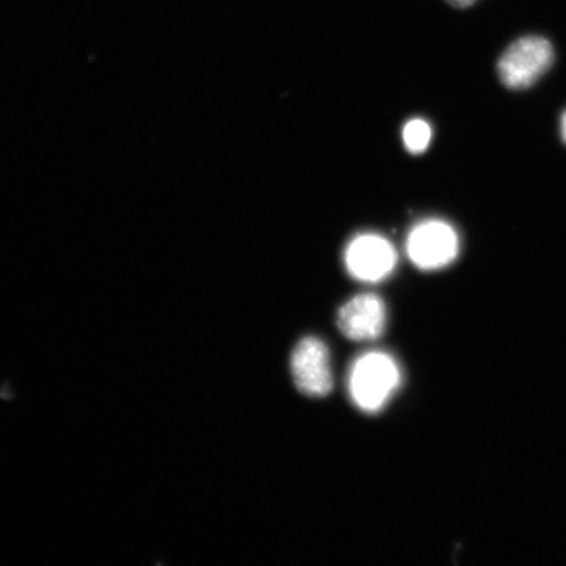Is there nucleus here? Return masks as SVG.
<instances>
[{
    "mask_svg": "<svg viewBox=\"0 0 566 566\" xmlns=\"http://www.w3.org/2000/svg\"><path fill=\"white\" fill-rule=\"evenodd\" d=\"M560 133H562V138H563V140L565 142V145H566V111L564 112V115L562 117Z\"/></svg>",
    "mask_w": 566,
    "mask_h": 566,
    "instance_id": "nucleus-9",
    "label": "nucleus"
},
{
    "mask_svg": "<svg viewBox=\"0 0 566 566\" xmlns=\"http://www.w3.org/2000/svg\"><path fill=\"white\" fill-rule=\"evenodd\" d=\"M400 381V367L392 356L381 350L366 352L350 365L349 398L363 412L378 413L398 391Z\"/></svg>",
    "mask_w": 566,
    "mask_h": 566,
    "instance_id": "nucleus-1",
    "label": "nucleus"
},
{
    "mask_svg": "<svg viewBox=\"0 0 566 566\" xmlns=\"http://www.w3.org/2000/svg\"><path fill=\"white\" fill-rule=\"evenodd\" d=\"M433 130L422 118L410 119L402 129V142L410 154L419 155L428 150Z\"/></svg>",
    "mask_w": 566,
    "mask_h": 566,
    "instance_id": "nucleus-7",
    "label": "nucleus"
},
{
    "mask_svg": "<svg viewBox=\"0 0 566 566\" xmlns=\"http://www.w3.org/2000/svg\"><path fill=\"white\" fill-rule=\"evenodd\" d=\"M387 308L378 295L366 293L353 296L338 311L337 325L353 342H371L386 329Z\"/></svg>",
    "mask_w": 566,
    "mask_h": 566,
    "instance_id": "nucleus-6",
    "label": "nucleus"
},
{
    "mask_svg": "<svg viewBox=\"0 0 566 566\" xmlns=\"http://www.w3.org/2000/svg\"><path fill=\"white\" fill-rule=\"evenodd\" d=\"M290 367L296 388L310 398H325L334 388L329 350L321 338L301 339L292 354Z\"/></svg>",
    "mask_w": 566,
    "mask_h": 566,
    "instance_id": "nucleus-5",
    "label": "nucleus"
},
{
    "mask_svg": "<svg viewBox=\"0 0 566 566\" xmlns=\"http://www.w3.org/2000/svg\"><path fill=\"white\" fill-rule=\"evenodd\" d=\"M344 263L354 280L377 283L392 274L398 264V252L379 233H359L346 245Z\"/></svg>",
    "mask_w": 566,
    "mask_h": 566,
    "instance_id": "nucleus-4",
    "label": "nucleus"
},
{
    "mask_svg": "<svg viewBox=\"0 0 566 566\" xmlns=\"http://www.w3.org/2000/svg\"><path fill=\"white\" fill-rule=\"evenodd\" d=\"M452 6L459 7V9H465L476 2V0H449Z\"/></svg>",
    "mask_w": 566,
    "mask_h": 566,
    "instance_id": "nucleus-8",
    "label": "nucleus"
},
{
    "mask_svg": "<svg viewBox=\"0 0 566 566\" xmlns=\"http://www.w3.org/2000/svg\"><path fill=\"white\" fill-rule=\"evenodd\" d=\"M554 59V48L547 39L526 35L502 54L497 66L500 80L512 90L528 88L547 73Z\"/></svg>",
    "mask_w": 566,
    "mask_h": 566,
    "instance_id": "nucleus-3",
    "label": "nucleus"
},
{
    "mask_svg": "<svg viewBox=\"0 0 566 566\" xmlns=\"http://www.w3.org/2000/svg\"><path fill=\"white\" fill-rule=\"evenodd\" d=\"M460 251V239L454 226L442 219H424L410 229L407 256L421 271H438L454 263Z\"/></svg>",
    "mask_w": 566,
    "mask_h": 566,
    "instance_id": "nucleus-2",
    "label": "nucleus"
}]
</instances>
